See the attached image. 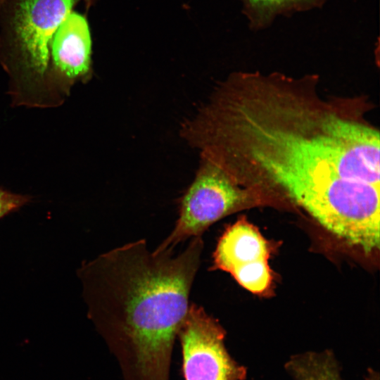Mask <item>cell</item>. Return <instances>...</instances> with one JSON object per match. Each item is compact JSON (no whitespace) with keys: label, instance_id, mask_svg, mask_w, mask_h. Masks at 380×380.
<instances>
[{"label":"cell","instance_id":"obj_10","mask_svg":"<svg viewBox=\"0 0 380 380\" xmlns=\"http://www.w3.org/2000/svg\"><path fill=\"white\" fill-rule=\"evenodd\" d=\"M30 199V196L13 194L0 187V219L18 210Z\"/></svg>","mask_w":380,"mask_h":380},{"label":"cell","instance_id":"obj_3","mask_svg":"<svg viewBox=\"0 0 380 380\" xmlns=\"http://www.w3.org/2000/svg\"><path fill=\"white\" fill-rule=\"evenodd\" d=\"M98 0H3L0 4V61L16 81L46 82L51 40L80 2Z\"/></svg>","mask_w":380,"mask_h":380},{"label":"cell","instance_id":"obj_6","mask_svg":"<svg viewBox=\"0 0 380 380\" xmlns=\"http://www.w3.org/2000/svg\"><path fill=\"white\" fill-rule=\"evenodd\" d=\"M270 253L269 243L258 229L240 217L219 239L210 270L227 272L244 289L262 295L272 284Z\"/></svg>","mask_w":380,"mask_h":380},{"label":"cell","instance_id":"obj_5","mask_svg":"<svg viewBox=\"0 0 380 380\" xmlns=\"http://www.w3.org/2000/svg\"><path fill=\"white\" fill-rule=\"evenodd\" d=\"M226 332L205 310L191 303L178 332L184 380H244L247 369L229 353Z\"/></svg>","mask_w":380,"mask_h":380},{"label":"cell","instance_id":"obj_9","mask_svg":"<svg viewBox=\"0 0 380 380\" xmlns=\"http://www.w3.org/2000/svg\"><path fill=\"white\" fill-rule=\"evenodd\" d=\"M284 368L293 380H343L338 362L329 350L292 355Z\"/></svg>","mask_w":380,"mask_h":380},{"label":"cell","instance_id":"obj_1","mask_svg":"<svg viewBox=\"0 0 380 380\" xmlns=\"http://www.w3.org/2000/svg\"><path fill=\"white\" fill-rule=\"evenodd\" d=\"M363 96L326 95L317 74L234 72L180 129L254 203L307 213L352 182L380 185L379 129Z\"/></svg>","mask_w":380,"mask_h":380},{"label":"cell","instance_id":"obj_7","mask_svg":"<svg viewBox=\"0 0 380 380\" xmlns=\"http://www.w3.org/2000/svg\"><path fill=\"white\" fill-rule=\"evenodd\" d=\"M92 41L88 20L72 11L54 34L49 51L46 82L63 90L77 82H87L92 77Z\"/></svg>","mask_w":380,"mask_h":380},{"label":"cell","instance_id":"obj_4","mask_svg":"<svg viewBox=\"0 0 380 380\" xmlns=\"http://www.w3.org/2000/svg\"><path fill=\"white\" fill-rule=\"evenodd\" d=\"M194 181L182 196L179 217L171 233L156 250H173L189 238L200 236L221 218L253 203L213 161L200 156Z\"/></svg>","mask_w":380,"mask_h":380},{"label":"cell","instance_id":"obj_2","mask_svg":"<svg viewBox=\"0 0 380 380\" xmlns=\"http://www.w3.org/2000/svg\"><path fill=\"white\" fill-rule=\"evenodd\" d=\"M201 236L180 253L145 239L100 255L82 270L89 317L123 380H170L172 351L201 265Z\"/></svg>","mask_w":380,"mask_h":380},{"label":"cell","instance_id":"obj_11","mask_svg":"<svg viewBox=\"0 0 380 380\" xmlns=\"http://www.w3.org/2000/svg\"><path fill=\"white\" fill-rule=\"evenodd\" d=\"M3 0H0V3Z\"/></svg>","mask_w":380,"mask_h":380},{"label":"cell","instance_id":"obj_8","mask_svg":"<svg viewBox=\"0 0 380 380\" xmlns=\"http://www.w3.org/2000/svg\"><path fill=\"white\" fill-rule=\"evenodd\" d=\"M249 27L259 31L269 27L281 15L322 7L329 0H239Z\"/></svg>","mask_w":380,"mask_h":380}]
</instances>
